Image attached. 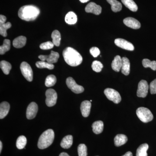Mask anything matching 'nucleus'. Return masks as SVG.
<instances>
[{"mask_svg": "<svg viewBox=\"0 0 156 156\" xmlns=\"http://www.w3.org/2000/svg\"><path fill=\"white\" fill-rule=\"evenodd\" d=\"M66 83L68 87L76 94H80L84 92L83 87L78 85L73 78L70 77L66 79Z\"/></svg>", "mask_w": 156, "mask_h": 156, "instance_id": "8", "label": "nucleus"}, {"mask_svg": "<svg viewBox=\"0 0 156 156\" xmlns=\"http://www.w3.org/2000/svg\"><path fill=\"white\" fill-rule=\"evenodd\" d=\"M20 70L23 75L29 82H31L33 79V72L29 64L23 62L20 64Z\"/></svg>", "mask_w": 156, "mask_h": 156, "instance_id": "5", "label": "nucleus"}, {"mask_svg": "<svg viewBox=\"0 0 156 156\" xmlns=\"http://www.w3.org/2000/svg\"><path fill=\"white\" fill-rule=\"evenodd\" d=\"M78 152L79 156H87V148L84 144H80L78 147Z\"/></svg>", "mask_w": 156, "mask_h": 156, "instance_id": "36", "label": "nucleus"}, {"mask_svg": "<svg viewBox=\"0 0 156 156\" xmlns=\"http://www.w3.org/2000/svg\"><path fill=\"white\" fill-rule=\"evenodd\" d=\"M56 82V78L55 76L50 75L46 78L45 80V86L47 87H52L55 85Z\"/></svg>", "mask_w": 156, "mask_h": 156, "instance_id": "33", "label": "nucleus"}, {"mask_svg": "<svg viewBox=\"0 0 156 156\" xmlns=\"http://www.w3.org/2000/svg\"><path fill=\"white\" fill-rule=\"evenodd\" d=\"M125 25L130 28L134 29H138L140 27V23L135 18L133 17H127L123 20Z\"/></svg>", "mask_w": 156, "mask_h": 156, "instance_id": "14", "label": "nucleus"}, {"mask_svg": "<svg viewBox=\"0 0 156 156\" xmlns=\"http://www.w3.org/2000/svg\"><path fill=\"white\" fill-rule=\"evenodd\" d=\"M80 1L81 2L84 3L87 2H89V0H80Z\"/></svg>", "mask_w": 156, "mask_h": 156, "instance_id": "44", "label": "nucleus"}, {"mask_svg": "<svg viewBox=\"0 0 156 156\" xmlns=\"http://www.w3.org/2000/svg\"><path fill=\"white\" fill-rule=\"evenodd\" d=\"M59 57V54L58 53L52 51L50 55H40L38 57L41 61H47L48 63L53 64V63H56L58 61Z\"/></svg>", "mask_w": 156, "mask_h": 156, "instance_id": "10", "label": "nucleus"}, {"mask_svg": "<svg viewBox=\"0 0 156 156\" xmlns=\"http://www.w3.org/2000/svg\"><path fill=\"white\" fill-rule=\"evenodd\" d=\"M91 108V101L86 100L82 102L81 104L80 109L83 116L84 117L89 116L90 114Z\"/></svg>", "mask_w": 156, "mask_h": 156, "instance_id": "15", "label": "nucleus"}, {"mask_svg": "<svg viewBox=\"0 0 156 156\" xmlns=\"http://www.w3.org/2000/svg\"><path fill=\"white\" fill-rule=\"evenodd\" d=\"M128 141V137L125 134H119L115 136V145L116 147H120L124 145Z\"/></svg>", "mask_w": 156, "mask_h": 156, "instance_id": "19", "label": "nucleus"}, {"mask_svg": "<svg viewBox=\"0 0 156 156\" xmlns=\"http://www.w3.org/2000/svg\"><path fill=\"white\" fill-rule=\"evenodd\" d=\"M46 103L47 106L52 107L55 105L57 99V93L54 89H48L46 92Z\"/></svg>", "mask_w": 156, "mask_h": 156, "instance_id": "7", "label": "nucleus"}, {"mask_svg": "<svg viewBox=\"0 0 156 156\" xmlns=\"http://www.w3.org/2000/svg\"><path fill=\"white\" fill-rule=\"evenodd\" d=\"M103 67V64L100 62L95 60L92 62V68L93 70L95 71V72H100Z\"/></svg>", "mask_w": 156, "mask_h": 156, "instance_id": "35", "label": "nucleus"}, {"mask_svg": "<svg viewBox=\"0 0 156 156\" xmlns=\"http://www.w3.org/2000/svg\"><path fill=\"white\" fill-rule=\"evenodd\" d=\"M66 22L70 25L75 24L77 21V17L75 13L72 11L68 13L66 15L65 18Z\"/></svg>", "mask_w": 156, "mask_h": 156, "instance_id": "22", "label": "nucleus"}, {"mask_svg": "<svg viewBox=\"0 0 156 156\" xmlns=\"http://www.w3.org/2000/svg\"><path fill=\"white\" fill-rule=\"evenodd\" d=\"M26 41V37L21 36L14 39L13 42V45L14 48H22L25 46Z\"/></svg>", "mask_w": 156, "mask_h": 156, "instance_id": "20", "label": "nucleus"}, {"mask_svg": "<svg viewBox=\"0 0 156 156\" xmlns=\"http://www.w3.org/2000/svg\"><path fill=\"white\" fill-rule=\"evenodd\" d=\"M149 88L151 94H156V79L151 82Z\"/></svg>", "mask_w": 156, "mask_h": 156, "instance_id": "39", "label": "nucleus"}, {"mask_svg": "<svg viewBox=\"0 0 156 156\" xmlns=\"http://www.w3.org/2000/svg\"><path fill=\"white\" fill-rule=\"evenodd\" d=\"M149 85L147 82L144 80H142L138 84L136 95L138 97L145 98L146 97L148 92Z\"/></svg>", "mask_w": 156, "mask_h": 156, "instance_id": "9", "label": "nucleus"}, {"mask_svg": "<svg viewBox=\"0 0 156 156\" xmlns=\"http://www.w3.org/2000/svg\"><path fill=\"white\" fill-rule=\"evenodd\" d=\"M51 37L53 39V44L56 47H58L60 45L61 41V34L57 30L53 31L51 35Z\"/></svg>", "mask_w": 156, "mask_h": 156, "instance_id": "27", "label": "nucleus"}, {"mask_svg": "<svg viewBox=\"0 0 156 156\" xmlns=\"http://www.w3.org/2000/svg\"><path fill=\"white\" fill-rule=\"evenodd\" d=\"M104 94L109 100L112 101L114 103H119L122 100L119 93L115 89L107 88L104 90Z\"/></svg>", "mask_w": 156, "mask_h": 156, "instance_id": "6", "label": "nucleus"}, {"mask_svg": "<svg viewBox=\"0 0 156 156\" xmlns=\"http://www.w3.org/2000/svg\"><path fill=\"white\" fill-rule=\"evenodd\" d=\"M54 139V132L52 129H48L40 136L38 142V147L40 149H44L53 143Z\"/></svg>", "mask_w": 156, "mask_h": 156, "instance_id": "3", "label": "nucleus"}, {"mask_svg": "<svg viewBox=\"0 0 156 156\" xmlns=\"http://www.w3.org/2000/svg\"><path fill=\"white\" fill-rule=\"evenodd\" d=\"M101 7L94 2L89 3L85 8V11L87 13H91L97 15L101 13Z\"/></svg>", "mask_w": 156, "mask_h": 156, "instance_id": "13", "label": "nucleus"}, {"mask_svg": "<svg viewBox=\"0 0 156 156\" xmlns=\"http://www.w3.org/2000/svg\"><path fill=\"white\" fill-rule=\"evenodd\" d=\"M40 13V9L36 6L28 5L21 7L18 11V14L20 19L30 21L36 19Z\"/></svg>", "mask_w": 156, "mask_h": 156, "instance_id": "2", "label": "nucleus"}, {"mask_svg": "<svg viewBox=\"0 0 156 156\" xmlns=\"http://www.w3.org/2000/svg\"><path fill=\"white\" fill-rule=\"evenodd\" d=\"M136 115L143 122L147 123L153 119L154 116L149 109L144 107H140L137 109Z\"/></svg>", "mask_w": 156, "mask_h": 156, "instance_id": "4", "label": "nucleus"}, {"mask_svg": "<svg viewBox=\"0 0 156 156\" xmlns=\"http://www.w3.org/2000/svg\"><path fill=\"white\" fill-rule=\"evenodd\" d=\"M115 44L118 47L129 51H133L134 49V46L131 43L124 39L121 38L115 39Z\"/></svg>", "mask_w": 156, "mask_h": 156, "instance_id": "11", "label": "nucleus"}, {"mask_svg": "<svg viewBox=\"0 0 156 156\" xmlns=\"http://www.w3.org/2000/svg\"><path fill=\"white\" fill-rule=\"evenodd\" d=\"M90 53L93 57H96L100 54V51L98 48L93 47L90 49Z\"/></svg>", "mask_w": 156, "mask_h": 156, "instance_id": "38", "label": "nucleus"}, {"mask_svg": "<svg viewBox=\"0 0 156 156\" xmlns=\"http://www.w3.org/2000/svg\"><path fill=\"white\" fill-rule=\"evenodd\" d=\"M122 58L121 56L117 55L115 57L112 63V67L115 71L119 72L122 69Z\"/></svg>", "mask_w": 156, "mask_h": 156, "instance_id": "16", "label": "nucleus"}, {"mask_svg": "<svg viewBox=\"0 0 156 156\" xmlns=\"http://www.w3.org/2000/svg\"><path fill=\"white\" fill-rule=\"evenodd\" d=\"M11 23L7 22V23L0 24V34L4 37H6L7 36V30L11 28Z\"/></svg>", "mask_w": 156, "mask_h": 156, "instance_id": "34", "label": "nucleus"}, {"mask_svg": "<svg viewBox=\"0 0 156 156\" xmlns=\"http://www.w3.org/2000/svg\"><path fill=\"white\" fill-rule=\"evenodd\" d=\"M11 48V41L8 39H5L2 46L0 47V54L3 55L7 51H9Z\"/></svg>", "mask_w": 156, "mask_h": 156, "instance_id": "30", "label": "nucleus"}, {"mask_svg": "<svg viewBox=\"0 0 156 156\" xmlns=\"http://www.w3.org/2000/svg\"><path fill=\"white\" fill-rule=\"evenodd\" d=\"M37 67L40 69L47 68L49 69H54V66L53 64H50L47 62L38 61L36 63Z\"/></svg>", "mask_w": 156, "mask_h": 156, "instance_id": "31", "label": "nucleus"}, {"mask_svg": "<svg viewBox=\"0 0 156 156\" xmlns=\"http://www.w3.org/2000/svg\"><path fill=\"white\" fill-rule=\"evenodd\" d=\"M6 17L3 15H0V24H4L5 23Z\"/></svg>", "mask_w": 156, "mask_h": 156, "instance_id": "40", "label": "nucleus"}, {"mask_svg": "<svg viewBox=\"0 0 156 156\" xmlns=\"http://www.w3.org/2000/svg\"><path fill=\"white\" fill-rule=\"evenodd\" d=\"M73 137L72 135H68L65 136L60 143V146L64 149L69 148L72 145Z\"/></svg>", "mask_w": 156, "mask_h": 156, "instance_id": "21", "label": "nucleus"}, {"mask_svg": "<svg viewBox=\"0 0 156 156\" xmlns=\"http://www.w3.org/2000/svg\"><path fill=\"white\" fill-rule=\"evenodd\" d=\"M122 65L121 71L123 74L128 76L130 72V62L128 58L124 57L122 58Z\"/></svg>", "mask_w": 156, "mask_h": 156, "instance_id": "18", "label": "nucleus"}, {"mask_svg": "<svg viewBox=\"0 0 156 156\" xmlns=\"http://www.w3.org/2000/svg\"><path fill=\"white\" fill-rule=\"evenodd\" d=\"M38 106L35 102H32L29 105L27 109L26 116L28 119H32L36 116L38 112Z\"/></svg>", "mask_w": 156, "mask_h": 156, "instance_id": "12", "label": "nucleus"}, {"mask_svg": "<svg viewBox=\"0 0 156 156\" xmlns=\"http://www.w3.org/2000/svg\"><path fill=\"white\" fill-rule=\"evenodd\" d=\"M10 105L8 102L3 101L0 105V119H4L9 113Z\"/></svg>", "mask_w": 156, "mask_h": 156, "instance_id": "17", "label": "nucleus"}, {"mask_svg": "<svg viewBox=\"0 0 156 156\" xmlns=\"http://www.w3.org/2000/svg\"><path fill=\"white\" fill-rule=\"evenodd\" d=\"M2 141H0V153L2 152Z\"/></svg>", "mask_w": 156, "mask_h": 156, "instance_id": "43", "label": "nucleus"}, {"mask_svg": "<svg viewBox=\"0 0 156 156\" xmlns=\"http://www.w3.org/2000/svg\"><path fill=\"white\" fill-rule=\"evenodd\" d=\"M65 61L69 65L76 66L81 64L83 57L77 51L72 48H67L62 53Z\"/></svg>", "mask_w": 156, "mask_h": 156, "instance_id": "1", "label": "nucleus"}, {"mask_svg": "<svg viewBox=\"0 0 156 156\" xmlns=\"http://www.w3.org/2000/svg\"><path fill=\"white\" fill-rule=\"evenodd\" d=\"M92 130L95 134H99L103 131L104 124L101 121H98L93 123L92 125Z\"/></svg>", "mask_w": 156, "mask_h": 156, "instance_id": "23", "label": "nucleus"}, {"mask_svg": "<svg viewBox=\"0 0 156 156\" xmlns=\"http://www.w3.org/2000/svg\"><path fill=\"white\" fill-rule=\"evenodd\" d=\"M111 5L112 11L114 12L121 11L122 9V4L116 0H106Z\"/></svg>", "mask_w": 156, "mask_h": 156, "instance_id": "24", "label": "nucleus"}, {"mask_svg": "<svg viewBox=\"0 0 156 156\" xmlns=\"http://www.w3.org/2000/svg\"><path fill=\"white\" fill-rule=\"evenodd\" d=\"M59 156H69L68 154L65 152L61 153V154H59Z\"/></svg>", "mask_w": 156, "mask_h": 156, "instance_id": "42", "label": "nucleus"}, {"mask_svg": "<svg viewBox=\"0 0 156 156\" xmlns=\"http://www.w3.org/2000/svg\"><path fill=\"white\" fill-rule=\"evenodd\" d=\"M148 148L149 146L146 143L140 146L136 150V156H147V151Z\"/></svg>", "mask_w": 156, "mask_h": 156, "instance_id": "26", "label": "nucleus"}, {"mask_svg": "<svg viewBox=\"0 0 156 156\" xmlns=\"http://www.w3.org/2000/svg\"><path fill=\"white\" fill-rule=\"evenodd\" d=\"M27 140L26 137L23 135L19 136L16 141V146L18 149L21 150L24 148L26 145Z\"/></svg>", "mask_w": 156, "mask_h": 156, "instance_id": "28", "label": "nucleus"}, {"mask_svg": "<svg viewBox=\"0 0 156 156\" xmlns=\"http://www.w3.org/2000/svg\"><path fill=\"white\" fill-rule=\"evenodd\" d=\"M122 156H133L132 153L130 151L127 152L124 155Z\"/></svg>", "mask_w": 156, "mask_h": 156, "instance_id": "41", "label": "nucleus"}, {"mask_svg": "<svg viewBox=\"0 0 156 156\" xmlns=\"http://www.w3.org/2000/svg\"><path fill=\"white\" fill-rule=\"evenodd\" d=\"M0 66L3 73L6 75L9 74L12 68L11 64L8 62L5 61V60L1 62Z\"/></svg>", "mask_w": 156, "mask_h": 156, "instance_id": "29", "label": "nucleus"}, {"mask_svg": "<svg viewBox=\"0 0 156 156\" xmlns=\"http://www.w3.org/2000/svg\"><path fill=\"white\" fill-rule=\"evenodd\" d=\"M142 65L144 68L150 67L153 70H156V61H151L147 58H144L142 60Z\"/></svg>", "mask_w": 156, "mask_h": 156, "instance_id": "32", "label": "nucleus"}, {"mask_svg": "<svg viewBox=\"0 0 156 156\" xmlns=\"http://www.w3.org/2000/svg\"><path fill=\"white\" fill-rule=\"evenodd\" d=\"M54 44L53 42L48 41L42 43L40 46V48L42 50H48L52 49L54 47Z\"/></svg>", "mask_w": 156, "mask_h": 156, "instance_id": "37", "label": "nucleus"}, {"mask_svg": "<svg viewBox=\"0 0 156 156\" xmlns=\"http://www.w3.org/2000/svg\"><path fill=\"white\" fill-rule=\"evenodd\" d=\"M122 2L126 7L131 11L136 12L137 11L138 7L137 5L133 0H122Z\"/></svg>", "mask_w": 156, "mask_h": 156, "instance_id": "25", "label": "nucleus"}]
</instances>
